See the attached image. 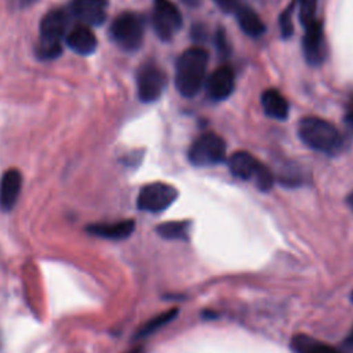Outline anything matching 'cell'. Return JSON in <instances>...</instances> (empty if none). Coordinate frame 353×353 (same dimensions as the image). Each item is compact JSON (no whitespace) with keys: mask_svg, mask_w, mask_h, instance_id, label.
I'll return each mask as SVG.
<instances>
[{"mask_svg":"<svg viewBox=\"0 0 353 353\" xmlns=\"http://www.w3.org/2000/svg\"><path fill=\"white\" fill-rule=\"evenodd\" d=\"M208 65V52L203 47L183 51L175 65V85L181 95L194 97L203 87Z\"/></svg>","mask_w":353,"mask_h":353,"instance_id":"6da1fadb","label":"cell"},{"mask_svg":"<svg viewBox=\"0 0 353 353\" xmlns=\"http://www.w3.org/2000/svg\"><path fill=\"white\" fill-rule=\"evenodd\" d=\"M68 12L61 8L51 10L43 17L36 46L37 58L41 61H51L62 54L63 41L68 33Z\"/></svg>","mask_w":353,"mask_h":353,"instance_id":"7a4b0ae2","label":"cell"},{"mask_svg":"<svg viewBox=\"0 0 353 353\" xmlns=\"http://www.w3.org/2000/svg\"><path fill=\"white\" fill-rule=\"evenodd\" d=\"M298 134L306 146L325 154H336L343 145L336 127L316 116L303 117L298 124Z\"/></svg>","mask_w":353,"mask_h":353,"instance_id":"3957f363","label":"cell"},{"mask_svg":"<svg viewBox=\"0 0 353 353\" xmlns=\"http://www.w3.org/2000/svg\"><path fill=\"white\" fill-rule=\"evenodd\" d=\"M143 19L135 12H123L110 26L112 40L125 51H135L143 40Z\"/></svg>","mask_w":353,"mask_h":353,"instance_id":"277c9868","label":"cell"},{"mask_svg":"<svg viewBox=\"0 0 353 353\" xmlns=\"http://www.w3.org/2000/svg\"><path fill=\"white\" fill-rule=\"evenodd\" d=\"M225 141L214 132H205L192 143L189 160L197 167L215 165L225 160Z\"/></svg>","mask_w":353,"mask_h":353,"instance_id":"5b68a950","label":"cell"},{"mask_svg":"<svg viewBox=\"0 0 353 353\" xmlns=\"http://www.w3.org/2000/svg\"><path fill=\"white\" fill-rule=\"evenodd\" d=\"M152 23L156 34L163 41L171 40L182 26V15L170 0H154Z\"/></svg>","mask_w":353,"mask_h":353,"instance_id":"8992f818","label":"cell"},{"mask_svg":"<svg viewBox=\"0 0 353 353\" xmlns=\"http://www.w3.org/2000/svg\"><path fill=\"white\" fill-rule=\"evenodd\" d=\"M178 197V190L164 182L145 185L138 194L137 205L142 211L160 212L168 208Z\"/></svg>","mask_w":353,"mask_h":353,"instance_id":"52a82bcc","label":"cell"},{"mask_svg":"<svg viewBox=\"0 0 353 353\" xmlns=\"http://www.w3.org/2000/svg\"><path fill=\"white\" fill-rule=\"evenodd\" d=\"M167 85L165 73L154 63H145L137 74L138 97L142 102H154Z\"/></svg>","mask_w":353,"mask_h":353,"instance_id":"ba28073f","label":"cell"},{"mask_svg":"<svg viewBox=\"0 0 353 353\" xmlns=\"http://www.w3.org/2000/svg\"><path fill=\"white\" fill-rule=\"evenodd\" d=\"M106 0H72L69 14L85 26H99L106 19Z\"/></svg>","mask_w":353,"mask_h":353,"instance_id":"9c48e42d","label":"cell"},{"mask_svg":"<svg viewBox=\"0 0 353 353\" xmlns=\"http://www.w3.org/2000/svg\"><path fill=\"white\" fill-rule=\"evenodd\" d=\"M302 50L307 63L317 66L325 58L324 30L320 21L314 19L305 26V34L302 39Z\"/></svg>","mask_w":353,"mask_h":353,"instance_id":"30bf717a","label":"cell"},{"mask_svg":"<svg viewBox=\"0 0 353 353\" xmlns=\"http://www.w3.org/2000/svg\"><path fill=\"white\" fill-rule=\"evenodd\" d=\"M234 88V73L229 66L215 69L205 81L207 95L214 101L226 99Z\"/></svg>","mask_w":353,"mask_h":353,"instance_id":"8fae6325","label":"cell"},{"mask_svg":"<svg viewBox=\"0 0 353 353\" xmlns=\"http://www.w3.org/2000/svg\"><path fill=\"white\" fill-rule=\"evenodd\" d=\"M65 44L80 55H91L97 50L98 41L90 26L79 23L66 33Z\"/></svg>","mask_w":353,"mask_h":353,"instance_id":"7c38bea8","label":"cell"},{"mask_svg":"<svg viewBox=\"0 0 353 353\" xmlns=\"http://www.w3.org/2000/svg\"><path fill=\"white\" fill-rule=\"evenodd\" d=\"M135 229L134 219H121L114 222H98L87 226V232L92 236L110 240L127 239Z\"/></svg>","mask_w":353,"mask_h":353,"instance_id":"4fadbf2b","label":"cell"},{"mask_svg":"<svg viewBox=\"0 0 353 353\" xmlns=\"http://www.w3.org/2000/svg\"><path fill=\"white\" fill-rule=\"evenodd\" d=\"M22 185L21 172L15 168L7 170L0 179V208L11 211L19 197Z\"/></svg>","mask_w":353,"mask_h":353,"instance_id":"5bb4252c","label":"cell"},{"mask_svg":"<svg viewBox=\"0 0 353 353\" xmlns=\"http://www.w3.org/2000/svg\"><path fill=\"white\" fill-rule=\"evenodd\" d=\"M228 165H229L230 172L234 176L248 181V179H254L256 176L259 168L262 167V163L259 160H256L251 153L239 150V152H234L229 157Z\"/></svg>","mask_w":353,"mask_h":353,"instance_id":"9a60e30c","label":"cell"},{"mask_svg":"<svg viewBox=\"0 0 353 353\" xmlns=\"http://www.w3.org/2000/svg\"><path fill=\"white\" fill-rule=\"evenodd\" d=\"M261 103L265 113L273 119L284 120L288 116V102L284 95L274 88H268L262 92Z\"/></svg>","mask_w":353,"mask_h":353,"instance_id":"2e32d148","label":"cell"},{"mask_svg":"<svg viewBox=\"0 0 353 353\" xmlns=\"http://www.w3.org/2000/svg\"><path fill=\"white\" fill-rule=\"evenodd\" d=\"M236 18L239 22L240 29L251 36L258 37L262 36L265 32V23L262 22L261 17L248 6H239L236 10Z\"/></svg>","mask_w":353,"mask_h":353,"instance_id":"e0dca14e","label":"cell"},{"mask_svg":"<svg viewBox=\"0 0 353 353\" xmlns=\"http://www.w3.org/2000/svg\"><path fill=\"white\" fill-rule=\"evenodd\" d=\"M291 349L294 353H341L331 345L310 338L309 335H295L291 341Z\"/></svg>","mask_w":353,"mask_h":353,"instance_id":"ac0fdd59","label":"cell"},{"mask_svg":"<svg viewBox=\"0 0 353 353\" xmlns=\"http://www.w3.org/2000/svg\"><path fill=\"white\" fill-rule=\"evenodd\" d=\"M156 232L168 240H186L189 236V222L185 221H171L157 225Z\"/></svg>","mask_w":353,"mask_h":353,"instance_id":"d6986e66","label":"cell"},{"mask_svg":"<svg viewBox=\"0 0 353 353\" xmlns=\"http://www.w3.org/2000/svg\"><path fill=\"white\" fill-rule=\"evenodd\" d=\"M178 313V309L174 307V309H168L157 316H154L153 319H150L149 321H146L135 334V338H145V336H149L150 334L156 332L157 330H160L161 327H164L167 323H170Z\"/></svg>","mask_w":353,"mask_h":353,"instance_id":"ffe728a7","label":"cell"},{"mask_svg":"<svg viewBox=\"0 0 353 353\" xmlns=\"http://www.w3.org/2000/svg\"><path fill=\"white\" fill-rule=\"evenodd\" d=\"M299 4V21L303 26L316 19L317 0H298Z\"/></svg>","mask_w":353,"mask_h":353,"instance_id":"44dd1931","label":"cell"},{"mask_svg":"<svg viewBox=\"0 0 353 353\" xmlns=\"http://www.w3.org/2000/svg\"><path fill=\"white\" fill-rule=\"evenodd\" d=\"M295 8V1H292L280 15L279 18V25H280V30H281V36L284 39L290 37L292 30H294V25H292V11Z\"/></svg>","mask_w":353,"mask_h":353,"instance_id":"7402d4cb","label":"cell"},{"mask_svg":"<svg viewBox=\"0 0 353 353\" xmlns=\"http://www.w3.org/2000/svg\"><path fill=\"white\" fill-rule=\"evenodd\" d=\"M255 179V183H256V186H258V189H261V190H263V192H266V190H269L272 186H273V174L270 172V170L266 167V165H263L262 164V167L259 168V171H258V174H256V176L254 178Z\"/></svg>","mask_w":353,"mask_h":353,"instance_id":"603a6c76","label":"cell"},{"mask_svg":"<svg viewBox=\"0 0 353 353\" xmlns=\"http://www.w3.org/2000/svg\"><path fill=\"white\" fill-rule=\"evenodd\" d=\"M215 47H216V51L221 57H229L230 46H229L228 39L225 36V32L222 29H219L215 34Z\"/></svg>","mask_w":353,"mask_h":353,"instance_id":"cb8c5ba5","label":"cell"},{"mask_svg":"<svg viewBox=\"0 0 353 353\" xmlns=\"http://www.w3.org/2000/svg\"><path fill=\"white\" fill-rule=\"evenodd\" d=\"M218 7L226 12L234 11L239 7V0H214Z\"/></svg>","mask_w":353,"mask_h":353,"instance_id":"d4e9b609","label":"cell"},{"mask_svg":"<svg viewBox=\"0 0 353 353\" xmlns=\"http://www.w3.org/2000/svg\"><path fill=\"white\" fill-rule=\"evenodd\" d=\"M37 0H10V3H11V6L14 7V8H28V7H30L32 4H34Z\"/></svg>","mask_w":353,"mask_h":353,"instance_id":"484cf974","label":"cell"},{"mask_svg":"<svg viewBox=\"0 0 353 353\" xmlns=\"http://www.w3.org/2000/svg\"><path fill=\"white\" fill-rule=\"evenodd\" d=\"M346 119H347V121L353 125V101L350 102V105H349V110H347V116H346Z\"/></svg>","mask_w":353,"mask_h":353,"instance_id":"4316f807","label":"cell"},{"mask_svg":"<svg viewBox=\"0 0 353 353\" xmlns=\"http://www.w3.org/2000/svg\"><path fill=\"white\" fill-rule=\"evenodd\" d=\"M346 345H347L350 349H353V328H352L350 334H349L347 338H346Z\"/></svg>","mask_w":353,"mask_h":353,"instance_id":"83f0119b","label":"cell"},{"mask_svg":"<svg viewBox=\"0 0 353 353\" xmlns=\"http://www.w3.org/2000/svg\"><path fill=\"white\" fill-rule=\"evenodd\" d=\"M127 353H145V350H143L142 347H134V349H131V350L127 352Z\"/></svg>","mask_w":353,"mask_h":353,"instance_id":"f1b7e54d","label":"cell"},{"mask_svg":"<svg viewBox=\"0 0 353 353\" xmlns=\"http://www.w3.org/2000/svg\"><path fill=\"white\" fill-rule=\"evenodd\" d=\"M347 204H349V207L353 210V193L349 196V199H347Z\"/></svg>","mask_w":353,"mask_h":353,"instance_id":"f546056e","label":"cell"},{"mask_svg":"<svg viewBox=\"0 0 353 353\" xmlns=\"http://www.w3.org/2000/svg\"><path fill=\"white\" fill-rule=\"evenodd\" d=\"M352 301H353V292H352Z\"/></svg>","mask_w":353,"mask_h":353,"instance_id":"4dcf8cb0","label":"cell"}]
</instances>
